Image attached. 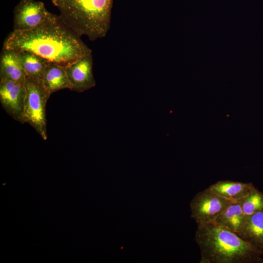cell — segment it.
<instances>
[{
  "mask_svg": "<svg viewBox=\"0 0 263 263\" xmlns=\"http://www.w3.org/2000/svg\"><path fill=\"white\" fill-rule=\"evenodd\" d=\"M19 52L26 76L41 79L44 70L50 62L29 51Z\"/></svg>",
  "mask_w": 263,
  "mask_h": 263,
  "instance_id": "obj_14",
  "label": "cell"
},
{
  "mask_svg": "<svg viewBox=\"0 0 263 263\" xmlns=\"http://www.w3.org/2000/svg\"><path fill=\"white\" fill-rule=\"evenodd\" d=\"M3 47L29 51L65 68L92 54L80 37L67 27L59 16L50 12L42 22L31 30L13 31L5 39Z\"/></svg>",
  "mask_w": 263,
  "mask_h": 263,
  "instance_id": "obj_1",
  "label": "cell"
},
{
  "mask_svg": "<svg viewBox=\"0 0 263 263\" xmlns=\"http://www.w3.org/2000/svg\"><path fill=\"white\" fill-rule=\"evenodd\" d=\"M24 86L23 123L30 125L46 140L47 139L46 106L51 94L40 79L26 76Z\"/></svg>",
  "mask_w": 263,
  "mask_h": 263,
  "instance_id": "obj_4",
  "label": "cell"
},
{
  "mask_svg": "<svg viewBox=\"0 0 263 263\" xmlns=\"http://www.w3.org/2000/svg\"><path fill=\"white\" fill-rule=\"evenodd\" d=\"M232 202L217 195L208 188L197 193L190 203L191 217L197 225L212 223Z\"/></svg>",
  "mask_w": 263,
  "mask_h": 263,
  "instance_id": "obj_5",
  "label": "cell"
},
{
  "mask_svg": "<svg viewBox=\"0 0 263 263\" xmlns=\"http://www.w3.org/2000/svg\"><path fill=\"white\" fill-rule=\"evenodd\" d=\"M237 234L263 250V209L246 216L242 230Z\"/></svg>",
  "mask_w": 263,
  "mask_h": 263,
  "instance_id": "obj_11",
  "label": "cell"
},
{
  "mask_svg": "<svg viewBox=\"0 0 263 263\" xmlns=\"http://www.w3.org/2000/svg\"><path fill=\"white\" fill-rule=\"evenodd\" d=\"M93 66L91 54L78 58L65 67L70 90L81 93L95 86Z\"/></svg>",
  "mask_w": 263,
  "mask_h": 263,
  "instance_id": "obj_8",
  "label": "cell"
},
{
  "mask_svg": "<svg viewBox=\"0 0 263 263\" xmlns=\"http://www.w3.org/2000/svg\"><path fill=\"white\" fill-rule=\"evenodd\" d=\"M238 203L244 214L251 215L263 209V193L253 186L248 194Z\"/></svg>",
  "mask_w": 263,
  "mask_h": 263,
  "instance_id": "obj_15",
  "label": "cell"
},
{
  "mask_svg": "<svg viewBox=\"0 0 263 263\" xmlns=\"http://www.w3.org/2000/svg\"><path fill=\"white\" fill-rule=\"evenodd\" d=\"M246 217L240 204L238 202L232 203L212 223L238 234L242 230Z\"/></svg>",
  "mask_w": 263,
  "mask_h": 263,
  "instance_id": "obj_12",
  "label": "cell"
},
{
  "mask_svg": "<svg viewBox=\"0 0 263 263\" xmlns=\"http://www.w3.org/2000/svg\"><path fill=\"white\" fill-rule=\"evenodd\" d=\"M195 240L201 251L200 263H258L263 253L236 233L213 223L197 225Z\"/></svg>",
  "mask_w": 263,
  "mask_h": 263,
  "instance_id": "obj_2",
  "label": "cell"
},
{
  "mask_svg": "<svg viewBox=\"0 0 263 263\" xmlns=\"http://www.w3.org/2000/svg\"><path fill=\"white\" fill-rule=\"evenodd\" d=\"M41 81L51 95L59 90L70 88L65 68L51 62L44 70Z\"/></svg>",
  "mask_w": 263,
  "mask_h": 263,
  "instance_id": "obj_13",
  "label": "cell"
},
{
  "mask_svg": "<svg viewBox=\"0 0 263 263\" xmlns=\"http://www.w3.org/2000/svg\"><path fill=\"white\" fill-rule=\"evenodd\" d=\"M49 13L41 1L21 0L14 10L13 31L31 30L42 22Z\"/></svg>",
  "mask_w": 263,
  "mask_h": 263,
  "instance_id": "obj_6",
  "label": "cell"
},
{
  "mask_svg": "<svg viewBox=\"0 0 263 263\" xmlns=\"http://www.w3.org/2000/svg\"><path fill=\"white\" fill-rule=\"evenodd\" d=\"M253 185L251 183L220 180L208 188L213 192L232 202H238L246 196Z\"/></svg>",
  "mask_w": 263,
  "mask_h": 263,
  "instance_id": "obj_10",
  "label": "cell"
},
{
  "mask_svg": "<svg viewBox=\"0 0 263 263\" xmlns=\"http://www.w3.org/2000/svg\"><path fill=\"white\" fill-rule=\"evenodd\" d=\"M258 263H263V259L261 258Z\"/></svg>",
  "mask_w": 263,
  "mask_h": 263,
  "instance_id": "obj_16",
  "label": "cell"
},
{
  "mask_svg": "<svg viewBox=\"0 0 263 263\" xmlns=\"http://www.w3.org/2000/svg\"><path fill=\"white\" fill-rule=\"evenodd\" d=\"M62 22L76 35L94 41L110 27L113 0H52Z\"/></svg>",
  "mask_w": 263,
  "mask_h": 263,
  "instance_id": "obj_3",
  "label": "cell"
},
{
  "mask_svg": "<svg viewBox=\"0 0 263 263\" xmlns=\"http://www.w3.org/2000/svg\"><path fill=\"white\" fill-rule=\"evenodd\" d=\"M25 96L24 83L0 79L1 105L9 115L22 124Z\"/></svg>",
  "mask_w": 263,
  "mask_h": 263,
  "instance_id": "obj_7",
  "label": "cell"
},
{
  "mask_svg": "<svg viewBox=\"0 0 263 263\" xmlns=\"http://www.w3.org/2000/svg\"><path fill=\"white\" fill-rule=\"evenodd\" d=\"M26 78L19 52L2 47L0 58V79L24 83Z\"/></svg>",
  "mask_w": 263,
  "mask_h": 263,
  "instance_id": "obj_9",
  "label": "cell"
}]
</instances>
